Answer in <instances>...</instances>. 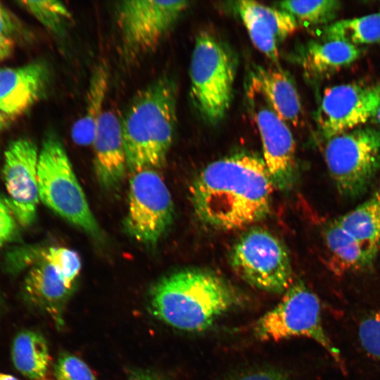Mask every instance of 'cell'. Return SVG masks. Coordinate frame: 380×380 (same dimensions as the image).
<instances>
[{
    "mask_svg": "<svg viewBox=\"0 0 380 380\" xmlns=\"http://www.w3.org/2000/svg\"><path fill=\"white\" fill-rule=\"evenodd\" d=\"M246 3L268 25L278 43L294 33L298 27L294 17L282 9L254 1H246Z\"/></svg>",
    "mask_w": 380,
    "mask_h": 380,
    "instance_id": "27",
    "label": "cell"
},
{
    "mask_svg": "<svg viewBox=\"0 0 380 380\" xmlns=\"http://www.w3.org/2000/svg\"><path fill=\"white\" fill-rule=\"evenodd\" d=\"M16 220L5 201L0 197V248L14 236Z\"/></svg>",
    "mask_w": 380,
    "mask_h": 380,
    "instance_id": "31",
    "label": "cell"
},
{
    "mask_svg": "<svg viewBox=\"0 0 380 380\" xmlns=\"http://www.w3.org/2000/svg\"><path fill=\"white\" fill-rule=\"evenodd\" d=\"M127 380H168L163 374L149 369H137L131 372Z\"/></svg>",
    "mask_w": 380,
    "mask_h": 380,
    "instance_id": "34",
    "label": "cell"
},
{
    "mask_svg": "<svg viewBox=\"0 0 380 380\" xmlns=\"http://www.w3.org/2000/svg\"><path fill=\"white\" fill-rule=\"evenodd\" d=\"M0 380H18V379L12 375L0 373Z\"/></svg>",
    "mask_w": 380,
    "mask_h": 380,
    "instance_id": "38",
    "label": "cell"
},
{
    "mask_svg": "<svg viewBox=\"0 0 380 380\" xmlns=\"http://www.w3.org/2000/svg\"><path fill=\"white\" fill-rule=\"evenodd\" d=\"M14 23L8 11L0 4V39H11L15 31Z\"/></svg>",
    "mask_w": 380,
    "mask_h": 380,
    "instance_id": "33",
    "label": "cell"
},
{
    "mask_svg": "<svg viewBox=\"0 0 380 380\" xmlns=\"http://www.w3.org/2000/svg\"><path fill=\"white\" fill-rule=\"evenodd\" d=\"M13 42L11 39H0V62L11 53Z\"/></svg>",
    "mask_w": 380,
    "mask_h": 380,
    "instance_id": "35",
    "label": "cell"
},
{
    "mask_svg": "<svg viewBox=\"0 0 380 380\" xmlns=\"http://www.w3.org/2000/svg\"><path fill=\"white\" fill-rule=\"evenodd\" d=\"M360 343L372 358L380 361V310L364 317L358 327Z\"/></svg>",
    "mask_w": 380,
    "mask_h": 380,
    "instance_id": "30",
    "label": "cell"
},
{
    "mask_svg": "<svg viewBox=\"0 0 380 380\" xmlns=\"http://www.w3.org/2000/svg\"><path fill=\"white\" fill-rule=\"evenodd\" d=\"M327 141L324 159L337 191L345 197L361 195L380 170V131L362 126Z\"/></svg>",
    "mask_w": 380,
    "mask_h": 380,
    "instance_id": "7",
    "label": "cell"
},
{
    "mask_svg": "<svg viewBox=\"0 0 380 380\" xmlns=\"http://www.w3.org/2000/svg\"><path fill=\"white\" fill-rule=\"evenodd\" d=\"M380 106V82L343 84L327 88L317 113L323 137L335 136L362 127L372 120Z\"/></svg>",
    "mask_w": 380,
    "mask_h": 380,
    "instance_id": "11",
    "label": "cell"
},
{
    "mask_svg": "<svg viewBox=\"0 0 380 380\" xmlns=\"http://www.w3.org/2000/svg\"><path fill=\"white\" fill-rule=\"evenodd\" d=\"M253 86L270 107L286 122L297 125L301 112L300 100L290 77L279 68L258 67Z\"/></svg>",
    "mask_w": 380,
    "mask_h": 380,
    "instance_id": "17",
    "label": "cell"
},
{
    "mask_svg": "<svg viewBox=\"0 0 380 380\" xmlns=\"http://www.w3.org/2000/svg\"><path fill=\"white\" fill-rule=\"evenodd\" d=\"M282 9L305 26L329 25L335 19L341 8L336 0L284 1L278 3Z\"/></svg>",
    "mask_w": 380,
    "mask_h": 380,
    "instance_id": "24",
    "label": "cell"
},
{
    "mask_svg": "<svg viewBox=\"0 0 380 380\" xmlns=\"http://www.w3.org/2000/svg\"><path fill=\"white\" fill-rule=\"evenodd\" d=\"M96 177L105 189H114L123 180L127 167L121 122L111 110L102 114L92 142Z\"/></svg>",
    "mask_w": 380,
    "mask_h": 380,
    "instance_id": "14",
    "label": "cell"
},
{
    "mask_svg": "<svg viewBox=\"0 0 380 380\" xmlns=\"http://www.w3.org/2000/svg\"><path fill=\"white\" fill-rule=\"evenodd\" d=\"M11 357L17 370L31 380H44L51 364L49 349L44 336L23 330L14 338Z\"/></svg>",
    "mask_w": 380,
    "mask_h": 380,
    "instance_id": "22",
    "label": "cell"
},
{
    "mask_svg": "<svg viewBox=\"0 0 380 380\" xmlns=\"http://www.w3.org/2000/svg\"><path fill=\"white\" fill-rule=\"evenodd\" d=\"M253 335L261 341H280L292 338L311 339L344 367L339 350L324 329L317 296L301 281L293 282L280 301L253 325Z\"/></svg>",
    "mask_w": 380,
    "mask_h": 380,
    "instance_id": "6",
    "label": "cell"
},
{
    "mask_svg": "<svg viewBox=\"0 0 380 380\" xmlns=\"http://www.w3.org/2000/svg\"><path fill=\"white\" fill-rule=\"evenodd\" d=\"M255 118L262 141V159L274 186L289 190L297 176L296 144L291 131L268 104L255 110Z\"/></svg>",
    "mask_w": 380,
    "mask_h": 380,
    "instance_id": "13",
    "label": "cell"
},
{
    "mask_svg": "<svg viewBox=\"0 0 380 380\" xmlns=\"http://www.w3.org/2000/svg\"><path fill=\"white\" fill-rule=\"evenodd\" d=\"M49 75L42 62L0 68V112L8 117L25 112L43 96Z\"/></svg>",
    "mask_w": 380,
    "mask_h": 380,
    "instance_id": "15",
    "label": "cell"
},
{
    "mask_svg": "<svg viewBox=\"0 0 380 380\" xmlns=\"http://www.w3.org/2000/svg\"><path fill=\"white\" fill-rule=\"evenodd\" d=\"M335 220L359 242L373 262L380 250V187L363 203Z\"/></svg>",
    "mask_w": 380,
    "mask_h": 380,
    "instance_id": "19",
    "label": "cell"
},
{
    "mask_svg": "<svg viewBox=\"0 0 380 380\" xmlns=\"http://www.w3.org/2000/svg\"><path fill=\"white\" fill-rule=\"evenodd\" d=\"M39 200L49 208L87 233L99 236L101 229L75 176L65 147L55 134L44 138L39 153Z\"/></svg>",
    "mask_w": 380,
    "mask_h": 380,
    "instance_id": "4",
    "label": "cell"
},
{
    "mask_svg": "<svg viewBox=\"0 0 380 380\" xmlns=\"http://www.w3.org/2000/svg\"><path fill=\"white\" fill-rule=\"evenodd\" d=\"M372 120L374 121V123L377 126V129L380 131V106Z\"/></svg>",
    "mask_w": 380,
    "mask_h": 380,
    "instance_id": "37",
    "label": "cell"
},
{
    "mask_svg": "<svg viewBox=\"0 0 380 380\" xmlns=\"http://www.w3.org/2000/svg\"><path fill=\"white\" fill-rule=\"evenodd\" d=\"M228 380H291L286 372L275 368H258L243 372Z\"/></svg>",
    "mask_w": 380,
    "mask_h": 380,
    "instance_id": "32",
    "label": "cell"
},
{
    "mask_svg": "<svg viewBox=\"0 0 380 380\" xmlns=\"http://www.w3.org/2000/svg\"><path fill=\"white\" fill-rule=\"evenodd\" d=\"M20 3L46 29L59 37L66 34L72 23L69 8L58 1H23Z\"/></svg>",
    "mask_w": 380,
    "mask_h": 380,
    "instance_id": "26",
    "label": "cell"
},
{
    "mask_svg": "<svg viewBox=\"0 0 380 380\" xmlns=\"http://www.w3.org/2000/svg\"><path fill=\"white\" fill-rule=\"evenodd\" d=\"M38 159L37 146L27 138L11 142L4 153L3 177L8 193L4 199L23 227L31 225L36 219L39 201Z\"/></svg>",
    "mask_w": 380,
    "mask_h": 380,
    "instance_id": "12",
    "label": "cell"
},
{
    "mask_svg": "<svg viewBox=\"0 0 380 380\" xmlns=\"http://www.w3.org/2000/svg\"><path fill=\"white\" fill-rule=\"evenodd\" d=\"M324 238L330 267L336 274L364 270L373 263L359 242L335 220L326 225Z\"/></svg>",
    "mask_w": 380,
    "mask_h": 380,
    "instance_id": "21",
    "label": "cell"
},
{
    "mask_svg": "<svg viewBox=\"0 0 380 380\" xmlns=\"http://www.w3.org/2000/svg\"><path fill=\"white\" fill-rule=\"evenodd\" d=\"M243 304L236 289L223 278L200 270H186L162 278L152 288L149 308L166 324L187 332L210 328Z\"/></svg>",
    "mask_w": 380,
    "mask_h": 380,
    "instance_id": "2",
    "label": "cell"
},
{
    "mask_svg": "<svg viewBox=\"0 0 380 380\" xmlns=\"http://www.w3.org/2000/svg\"><path fill=\"white\" fill-rule=\"evenodd\" d=\"M322 37L355 46L380 44V12L332 22L324 27Z\"/></svg>",
    "mask_w": 380,
    "mask_h": 380,
    "instance_id": "23",
    "label": "cell"
},
{
    "mask_svg": "<svg viewBox=\"0 0 380 380\" xmlns=\"http://www.w3.org/2000/svg\"><path fill=\"white\" fill-rule=\"evenodd\" d=\"M43 258L68 284L75 286L82 267L81 260L77 252L65 247H52L43 253Z\"/></svg>",
    "mask_w": 380,
    "mask_h": 380,
    "instance_id": "28",
    "label": "cell"
},
{
    "mask_svg": "<svg viewBox=\"0 0 380 380\" xmlns=\"http://www.w3.org/2000/svg\"><path fill=\"white\" fill-rule=\"evenodd\" d=\"M177 87L167 75L138 91L120 119L127 169L132 173L163 166L177 121Z\"/></svg>",
    "mask_w": 380,
    "mask_h": 380,
    "instance_id": "3",
    "label": "cell"
},
{
    "mask_svg": "<svg viewBox=\"0 0 380 380\" xmlns=\"http://www.w3.org/2000/svg\"><path fill=\"white\" fill-rule=\"evenodd\" d=\"M108 81L107 65L104 63H99L94 68L89 79L83 114L71 129L72 139L78 146L92 144L99 121L104 112L103 107Z\"/></svg>",
    "mask_w": 380,
    "mask_h": 380,
    "instance_id": "20",
    "label": "cell"
},
{
    "mask_svg": "<svg viewBox=\"0 0 380 380\" xmlns=\"http://www.w3.org/2000/svg\"><path fill=\"white\" fill-rule=\"evenodd\" d=\"M236 8L254 46L270 61L277 63L278 42L268 25L249 8L246 1H237Z\"/></svg>",
    "mask_w": 380,
    "mask_h": 380,
    "instance_id": "25",
    "label": "cell"
},
{
    "mask_svg": "<svg viewBox=\"0 0 380 380\" xmlns=\"http://www.w3.org/2000/svg\"><path fill=\"white\" fill-rule=\"evenodd\" d=\"M361 55V49L338 39L309 42L303 51L301 65L308 77L323 78L346 68Z\"/></svg>",
    "mask_w": 380,
    "mask_h": 380,
    "instance_id": "18",
    "label": "cell"
},
{
    "mask_svg": "<svg viewBox=\"0 0 380 380\" xmlns=\"http://www.w3.org/2000/svg\"><path fill=\"white\" fill-rule=\"evenodd\" d=\"M75 286L68 284L44 258L27 274L23 285L25 298L34 308L47 314L61 328Z\"/></svg>",
    "mask_w": 380,
    "mask_h": 380,
    "instance_id": "16",
    "label": "cell"
},
{
    "mask_svg": "<svg viewBox=\"0 0 380 380\" xmlns=\"http://www.w3.org/2000/svg\"><path fill=\"white\" fill-rule=\"evenodd\" d=\"M53 375L56 380H97L83 360L68 353L58 356L53 366Z\"/></svg>",
    "mask_w": 380,
    "mask_h": 380,
    "instance_id": "29",
    "label": "cell"
},
{
    "mask_svg": "<svg viewBox=\"0 0 380 380\" xmlns=\"http://www.w3.org/2000/svg\"><path fill=\"white\" fill-rule=\"evenodd\" d=\"M9 117L0 112V131L8 124Z\"/></svg>",
    "mask_w": 380,
    "mask_h": 380,
    "instance_id": "36",
    "label": "cell"
},
{
    "mask_svg": "<svg viewBox=\"0 0 380 380\" xmlns=\"http://www.w3.org/2000/svg\"><path fill=\"white\" fill-rule=\"evenodd\" d=\"M173 216L172 199L159 174L153 169L133 173L125 222L127 233L139 242L156 245L170 227Z\"/></svg>",
    "mask_w": 380,
    "mask_h": 380,
    "instance_id": "9",
    "label": "cell"
},
{
    "mask_svg": "<svg viewBox=\"0 0 380 380\" xmlns=\"http://www.w3.org/2000/svg\"><path fill=\"white\" fill-rule=\"evenodd\" d=\"M230 262L243 281L268 293H284L293 283L286 248L276 236L262 228H252L241 236L232 248Z\"/></svg>",
    "mask_w": 380,
    "mask_h": 380,
    "instance_id": "8",
    "label": "cell"
},
{
    "mask_svg": "<svg viewBox=\"0 0 380 380\" xmlns=\"http://www.w3.org/2000/svg\"><path fill=\"white\" fill-rule=\"evenodd\" d=\"M236 61L221 41L203 32L196 38L190 63L191 97L202 118L219 122L232 103Z\"/></svg>",
    "mask_w": 380,
    "mask_h": 380,
    "instance_id": "5",
    "label": "cell"
},
{
    "mask_svg": "<svg viewBox=\"0 0 380 380\" xmlns=\"http://www.w3.org/2000/svg\"><path fill=\"white\" fill-rule=\"evenodd\" d=\"M274 188L262 158L236 153L201 171L191 184V201L204 224L220 229H241L267 215Z\"/></svg>",
    "mask_w": 380,
    "mask_h": 380,
    "instance_id": "1",
    "label": "cell"
},
{
    "mask_svg": "<svg viewBox=\"0 0 380 380\" xmlns=\"http://www.w3.org/2000/svg\"><path fill=\"white\" fill-rule=\"evenodd\" d=\"M187 1H123L117 20L125 51L130 56L154 50L188 8Z\"/></svg>",
    "mask_w": 380,
    "mask_h": 380,
    "instance_id": "10",
    "label": "cell"
}]
</instances>
